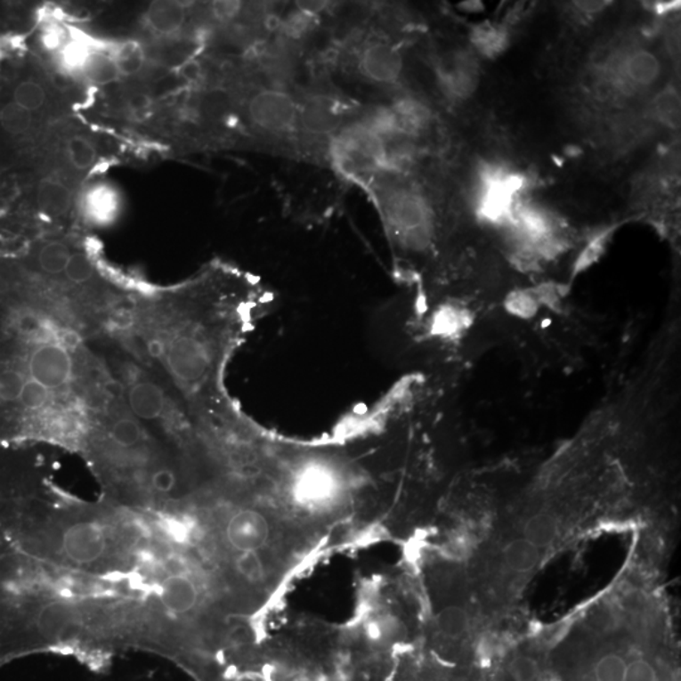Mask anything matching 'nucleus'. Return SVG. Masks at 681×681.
<instances>
[{
  "mask_svg": "<svg viewBox=\"0 0 681 681\" xmlns=\"http://www.w3.org/2000/svg\"><path fill=\"white\" fill-rule=\"evenodd\" d=\"M264 310L249 280L208 272L168 289H138L115 340L174 390L201 428L223 431L242 420L223 385L227 363Z\"/></svg>",
  "mask_w": 681,
  "mask_h": 681,
  "instance_id": "nucleus-1",
  "label": "nucleus"
},
{
  "mask_svg": "<svg viewBox=\"0 0 681 681\" xmlns=\"http://www.w3.org/2000/svg\"><path fill=\"white\" fill-rule=\"evenodd\" d=\"M90 342L47 314L0 302V446L81 452L117 389Z\"/></svg>",
  "mask_w": 681,
  "mask_h": 681,
  "instance_id": "nucleus-2",
  "label": "nucleus"
},
{
  "mask_svg": "<svg viewBox=\"0 0 681 681\" xmlns=\"http://www.w3.org/2000/svg\"><path fill=\"white\" fill-rule=\"evenodd\" d=\"M381 212L390 238L402 253L422 256L433 250L437 240L434 214L419 192L393 187L381 199Z\"/></svg>",
  "mask_w": 681,
  "mask_h": 681,
  "instance_id": "nucleus-3",
  "label": "nucleus"
},
{
  "mask_svg": "<svg viewBox=\"0 0 681 681\" xmlns=\"http://www.w3.org/2000/svg\"><path fill=\"white\" fill-rule=\"evenodd\" d=\"M333 166L350 180L385 171L383 145L380 138L363 121H356L338 130L331 142Z\"/></svg>",
  "mask_w": 681,
  "mask_h": 681,
  "instance_id": "nucleus-4",
  "label": "nucleus"
},
{
  "mask_svg": "<svg viewBox=\"0 0 681 681\" xmlns=\"http://www.w3.org/2000/svg\"><path fill=\"white\" fill-rule=\"evenodd\" d=\"M289 481L296 498L314 507L333 501L344 489V476L337 466L320 458L296 463Z\"/></svg>",
  "mask_w": 681,
  "mask_h": 681,
  "instance_id": "nucleus-5",
  "label": "nucleus"
},
{
  "mask_svg": "<svg viewBox=\"0 0 681 681\" xmlns=\"http://www.w3.org/2000/svg\"><path fill=\"white\" fill-rule=\"evenodd\" d=\"M435 75L439 86L454 101H466L476 93L481 81L477 53L469 48H457L438 60Z\"/></svg>",
  "mask_w": 681,
  "mask_h": 681,
  "instance_id": "nucleus-6",
  "label": "nucleus"
},
{
  "mask_svg": "<svg viewBox=\"0 0 681 681\" xmlns=\"http://www.w3.org/2000/svg\"><path fill=\"white\" fill-rule=\"evenodd\" d=\"M268 517L255 507H240L227 515L223 525V540L230 552L260 553L271 540Z\"/></svg>",
  "mask_w": 681,
  "mask_h": 681,
  "instance_id": "nucleus-7",
  "label": "nucleus"
},
{
  "mask_svg": "<svg viewBox=\"0 0 681 681\" xmlns=\"http://www.w3.org/2000/svg\"><path fill=\"white\" fill-rule=\"evenodd\" d=\"M247 115L256 128L272 134H284L296 128L299 106L286 91L263 90L250 99Z\"/></svg>",
  "mask_w": 681,
  "mask_h": 681,
  "instance_id": "nucleus-8",
  "label": "nucleus"
},
{
  "mask_svg": "<svg viewBox=\"0 0 681 681\" xmlns=\"http://www.w3.org/2000/svg\"><path fill=\"white\" fill-rule=\"evenodd\" d=\"M360 69L372 83L392 85L401 78L404 61L398 47L386 42H375L362 51Z\"/></svg>",
  "mask_w": 681,
  "mask_h": 681,
  "instance_id": "nucleus-9",
  "label": "nucleus"
},
{
  "mask_svg": "<svg viewBox=\"0 0 681 681\" xmlns=\"http://www.w3.org/2000/svg\"><path fill=\"white\" fill-rule=\"evenodd\" d=\"M77 207L87 225L106 226L117 219L120 199L117 190L108 183H93L81 193Z\"/></svg>",
  "mask_w": 681,
  "mask_h": 681,
  "instance_id": "nucleus-10",
  "label": "nucleus"
},
{
  "mask_svg": "<svg viewBox=\"0 0 681 681\" xmlns=\"http://www.w3.org/2000/svg\"><path fill=\"white\" fill-rule=\"evenodd\" d=\"M36 205L41 216L47 219H57L68 214L72 204L76 205V199L71 191L57 178L48 177L39 183Z\"/></svg>",
  "mask_w": 681,
  "mask_h": 681,
  "instance_id": "nucleus-11",
  "label": "nucleus"
},
{
  "mask_svg": "<svg viewBox=\"0 0 681 681\" xmlns=\"http://www.w3.org/2000/svg\"><path fill=\"white\" fill-rule=\"evenodd\" d=\"M340 108L328 99L310 100L299 108V121L308 132L326 134L338 128L341 123Z\"/></svg>",
  "mask_w": 681,
  "mask_h": 681,
  "instance_id": "nucleus-12",
  "label": "nucleus"
},
{
  "mask_svg": "<svg viewBox=\"0 0 681 681\" xmlns=\"http://www.w3.org/2000/svg\"><path fill=\"white\" fill-rule=\"evenodd\" d=\"M390 108L405 134L417 138L424 130L431 126L433 119L431 109L419 99L404 96L396 100Z\"/></svg>",
  "mask_w": 681,
  "mask_h": 681,
  "instance_id": "nucleus-13",
  "label": "nucleus"
},
{
  "mask_svg": "<svg viewBox=\"0 0 681 681\" xmlns=\"http://www.w3.org/2000/svg\"><path fill=\"white\" fill-rule=\"evenodd\" d=\"M187 20L184 5L174 2H157L147 12L148 27L159 36H175Z\"/></svg>",
  "mask_w": 681,
  "mask_h": 681,
  "instance_id": "nucleus-14",
  "label": "nucleus"
},
{
  "mask_svg": "<svg viewBox=\"0 0 681 681\" xmlns=\"http://www.w3.org/2000/svg\"><path fill=\"white\" fill-rule=\"evenodd\" d=\"M471 44L474 53L487 59H495L510 45V32L502 24L483 22L471 30Z\"/></svg>",
  "mask_w": 681,
  "mask_h": 681,
  "instance_id": "nucleus-15",
  "label": "nucleus"
},
{
  "mask_svg": "<svg viewBox=\"0 0 681 681\" xmlns=\"http://www.w3.org/2000/svg\"><path fill=\"white\" fill-rule=\"evenodd\" d=\"M48 96L50 93L45 85L33 76H24L15 81L11 91L12 101L35 114L45 110L48 104Z\"/></svg>",
  "mask_w": 681,
  "mask_h": 681,
  "instance_id": "nucleus-16",
  "label": "nucleus"
},
{
  "mask_svg": "<svg viewBox=\"0 0 681 681\" xmlns=\"http://www.w3.org/2000/svg\"><path fill=\"white\" fill-rule=\"evenodd\" d=\"M0 130L13 139L32 135L36 132V114L9 99L0 106Z\"/></svg>",
  "mask_w": 681,
  "mask_h": 681,
  "instance_id": "nucleus-17",
  "label": "nucleus"
},
{
  "mask_svg": "<svg viewBox=\"0 0 681 681\" xmlns=\"http://www.w3.org/2000/svg\"><path fill=\"white\" fill-rule=\"evenodd\" d=\"M80 74L93 85H109L120 77L113 57L108 51H89L85 57Z\"/></svg>",
  "mask_w": 681,
  "mask_h": 681,
  "instance_id": "nucleus-18",
  "label": "nucleus"
},
{
  "mask_svg": "<svg viewBox=\"0 0 681 681\" xmlns=\"http://www.w3.org/2000/svg\"><path fill=\"white\" fill-rule=\"evenodd\" d=\"M63 156L72 169L86 172L96 165L99 158L96 144L86 135L75 134L66 138Z\"/></svg>",
  "mask_w": 681,
  "mask_h": 681,
  "instance_id": "nucleus-19",
  "label": "nucleus"
},
{
  "mask_svg": "<svg viewBox=\"0 0 681 681\" xmlns=\"http://www.w3.org/2000/svg\"><path fill=\"white\" fill-rule=\"evenodd\" d=\"M504 556L511 571L516 573H528L537 567L540 559V549L525 538L515 539L505 547Z\"/></svg>",
  "mask_w": 681,
  "mask_h": 681,
  "instance_id": "nucleus-20",
  "label": "nucleus"
},
{
  "mask_svg": "<svg viewBox=\"0 0 681 681\" xmlns=\"http://www.w3.org/2000/svg\"><path fill=\"white\" fill-rule=\"evenodd\" d=\"M120 76H136L141 74L147 62L143 48L134 42H126L114 45L109 50Z\"/></svg>",
  "mask_w": 681,
  "mask_h": 681,
  "instance_id": "nucleus-21",
  "label": "nucleus"
},
{
  "mask_svg": "<svg viewBox=\"0 0 681 681\" xmlns=\"http://www.w3.org/2000/svg\"><path fill=\"white\" fill-rule=\"evenodd\" d=\"M526 540L534 544L538 549H543L554 543L558 535V523L549 514H538L530 517L523 528Z\"/></svg>",
  "mask_w": 681,
  "mask_h": 681,
  "instance_id": "nucleus-22",
  "label": "nucleus"
},
{
  "mask_svg": "<svg viewBox=\"0 0 681 681\" xmlns=\"http://www.w3.org/2000/svg\"><path fill=\"white\" fill-rule=\"evenodd\" d=\"M628 662L619 653H607L596 662L595 681H625Z\"/></svg>",
  "mask_w": 681,
  "mask_h": 681,
  "instance_id": "nucleus-23",
  "label": "nucleus"
},
{
  "mask_svg": "<svg viewBox=\"0 0 681 681\" xmlns=\"http://www.w3.org/2000/svg\"><path fill=\"white\" fill-rule=\"evenodd\" d=\"M234 567L236 573L247 582L256 583L263 580L265 574V564L260 553H247L235 555Z\"/></svg>",
  "mask_w": 681,
  "mask_h": 681,
  "instance_id": "nucleus-24",
  "label": "nucleus"
},
{
  "mask_svg": "<svg viewBox=\"0 0 681 681\" xmlns=\"http://www.w3.org/2000/svg\"><path fill=\"white\" fill-rule=\"evenodd\" d=\"M437 625L443 634L456 637L467 629L469 625L468 613L457 605L444 608L438 614Z\"/></svg>",
  "mask_w": 681,
  "mask_h": 681,
  "instance_id": "nucleus-25",
  "label": "nucleus"
},
{
  "mask_svg": "<svg viewBox=\"0 0 681 681\" xmlns=\"http://www.w3.org/2000/svg\"><path fill=\"white\" fill-rule=\"evenodd\" d=\"M625 681H658L655 666L644 659L634 660L626 668Z\"/></svg>",
  "mask_w": 681,
  "mask_h": 681,
  "instance_id": "nucleus-26",
  "label": "nucleus"
},
{
  "mask_svg": "<svg viewBox=\"0 0 681 681\" xmlns=\"http://www.w3.org/2000/svg\"><path fill=\"white\" fill-rule=\"evenodd\" d=\"M510 673L515 681H535L539 677L537 661L528 656H519L511 662Z\"/></svg>",
  "mask_w": 681,
  "mask_h": 681,
  "instance_id": "nucleus-27",
  "label": "nucleus"
},
{
  "mask_svg": "<svg viewBox=\"0 0 681 681\" xmlns=\"http://www.w3.org/2000/svg\"><path fill=\"white\" fill-rule=\"evenodd\" d=\"M569 7L573 11L574 14L580 15V17L593 18L595 15H599L607 11L612 2H604V0H586V2H572L569 3Z\"/></svg>",
  "mask_w": 681,
  "mask_h": 681,
  "instance_id": "nucleus-28",
  "label": "nucleus"
},
{
  "mask_svg": "<svg viewBox=\"0 0 681 681\" xmlns=\"http://www.w3.org/2000/svg\"><path fill=\"white\" fill-rule=\"evenodd\" d=\"M681 3L679 0H668V2H655L650 8L653 9V13L658 15V17H669V15L677 14V12L680 11Z\"/></svg>",
  "mask_w": 681,
  "mask_h": 681,
  "instance_id": "nucleus-29",
  "label": "nucleus"
},
{
  "mask_svg": "<svg viewBox=\"0 0 681 681\" xmlns=\"http://www.w3.org/2000/svg\"><path fill=\"white\" fill-rule=\"evenodd\" d=\"M459 9H462L466 13L477 14L482 13L484 11V5L482 2L478 0H471V2H463L458 5Z\"/></svg>",
  "mask_w": 681,
  "mask_h": 681,
  "instance_id": "nucleus-30",
  "label": "nucleus"
}]
</instances>
